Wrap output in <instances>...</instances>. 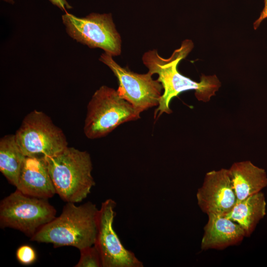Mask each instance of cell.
<instances>
[{
    "label": "cell",
    "instance_id": "cell-4",
    "mask_svg": "<svg viewBox=\"0 0 267 267\" xmlns=\"http://www.w3.org/2000/svg\"><path fill=\"white\" fill-rule=\"evenodd\" d=\"M140 114L117 90L102 86L88 105L84 134L89 139L102 137L120 125L140 118Z\"/></svg>",
    "mask_w": 267,
    "mask_h": 267
},
{
    "label": "cell",
    "instance_id": "cell-8",
    "mask_svg": "<svg viewBox=\"0 0 267 267\" xmlns=\"http://www.w3.org/2000/svg\"><path fill=\"white\" fill-rule=\"evenodd\" d=\"M112 56L104 52L101 55L99 60L109 67L117 78V91L120 95L140 113L158 106L163 88L157 80L153 79V74L149 72L146 74L132 72L128 67L120 66Z\"/></svg>",
    "mask_w": 267,
    "mask_h": 267
},
{
    "label": "cell",
    "instance_id": "cell-9",
    "mask_svg": "<svg viewBox=\"0 0 267 267\" xmlns=\"http://www.w3.org/2000/svg\"><path fill=\"white\" fill-rule=\"evenodd\" d=\"M116 203L108 199L101 203L96 216L94 245L101 256L103 267H143L134 254L126 249L113 227Z\"/></svg>",
    "mask_w": 267,
    "mask_h": 267
},
{
    "label": "cell",
    "instance_id": "cell-12",
    "mask_svg": "<svg viewBox=\"0 0 267 267\" xmlns=\"http://www.w3.org/2000/svg\"><path fill=\"white\" fill-rule=\"evenodd\" d=\"M207 215L208 220L201 242L202 250H222L237 245L245 237L243 230L235 222L218 215Z\"/></svg>",
    "mask_w": 267,
    "mask_h": 267
},
{
    "label": "cell",
    "instance_id": "cell-11",
    "mask_svg": "<svg viewBox=\"0 0 267 267\" xmlns=\"http://www.w3.org/2000/svg\"><path fill=\"white\" fill-rule=\"evenodd\" d=\"M16 187L24 194L41 198L56 194L45 160L35 157H25Z\"/></svg>",
    "mask_w": 267,
    "mask_h": 267
},
{
    "label": "cell",
    "instance_id": "cell-6",
    "mask_svg": "<svg viewBox=\"0 0 267 267\" xmlns=\"http://www.w3.org/2000/svg\"><path fill=\"white\" fill-rule=\"evenodd\" d=\"M15 135L26 157L44 159L68 147L62 130L46 114L36 110L26 115Z\"/></svg>",
    "mask_w": 267,
    "mask_h": 267
},
{
    "label": "cell",
    "instance_id": "cell-5",
    "mask_svg": "<svg viewBox=\"0 0 267 267\" xmlns=\"http://www.w3.org/2000/svg\"><path fill=\"white\" fill-rule=\"evenodd\" d=\"M56 213L47 199L28 196L16 189L0 202V226L18 230L31 238L54 219Z\"/></svg>",
    "mask_w": 267,
    "mask_h": 267
},
{
    "label": "cell",
    "instance_id": "cell-13",
    "mask_svg": "<svg viewBox=\"0 0 267 267\" xmlns=\"http://www.w3.org/2000/svg\"><path fill=\"white\" fill-rule=\"evenodd\" d=\"M228 170L236 196V203L260 192L267 186L265 170L250 161L235 162Z\"/></svg>",
    "mask_w": 267,
    "mask_h": 267
},
{
    "label": "cell",
    "instance_id": "cell-10",
    "mask_svg": "<svg viewBox=\"0 0 267 267\" xmlns=\"http://www.w3.org/2000/svg\"><path fill=\"white\" fill-rule=\"evenodd\" d=\"M197 204L207 215L224 216L236 203V196L229 170L221 169L206 174L203 184L196 193Z\"/></svg>",
    "mask_w": 267,
    "mask_h": 267
},
{
    "label": "cell",
    "instance_id": "cell-16",
    "mask_svg": "<svg viewBox=\"0 0 267 267\" xmlns=\"http://www.w3.org/2000/svg\"><path fill=\"white\" fill-rule=\"evenodd\" d=\"M80 251V258L75 267H103L101 256L94 245Z\"/></svg>",
    "mask_w": 267,
    "mask_h": 267
},
{
    "label": "cell",
    "instance_id": "cell-3",
    "mask_svg": "<svg viewBox=\"0 0 267 267\" xmlns=\"http://www.w3.org/2000/svg\"><path fill=\"white\" fill-rule=\"evenodd\" d=\"M44 160L56 194L66 202L82 201L95 184L90 154L86 151L68 146Z\"/></svg>",
    "mask_w": 267,
    "mask_h": 267
},
{
    "label": "cell",
    "instance_id": "cell-19",
    "mask_svg": "<svg viewBox=\"0 0 267 267\" xmlns=\"http://www.w3.org/2000/svg\"><path fill=\"white\" fill-rule=\"evenodd\" d=\"M53 4L59 7L62 10L72 8L71 6L66 0H49Z\"/></svg>",
    "mask_w": 267,
    "mask_h": 267
},
{
    "label": "cell",
    "instance_id": "cell-14",
    "mask_svg": "<svg viewBox=\"0 0 267 267\" xmlns=\"http://www.w3.org/2000/svg\"><path fill=\"white\" fill-rule=\"evenodd\" d=\"M266 214L265 197L260 191L236 203L231 211L224 217L238 224L245 237H249Z\"/></svg>",
    "mask_w": 267,
    "mask_h": 267
},
{
    "label": "cell",
    "instance_id": "cell-15",
    "mask_svg": "<svg viewBox=\"0 0 267 267\" xmlns=\"http://www.w3.org/2000/svg\"><path fill=\"white\" fill-rule=\"evenodd\" d=\"M25 157L16 142L15 134L5 135L0 138V171L15 187Z\"/></svg>",
    "mask_w": 267,
    "mask_h": 267
},
{
    "label": "cell",
    "instance_id": "cell-18",
    "mask_svg": "<svg viewBox=\"0 0 267 267\" xmlns=\"http://www.w3.org/2000/svg\"><path fill=\"white\" fill-rule=\"evenodd\" d=\"M267 18V0H264V7L261 12L259 18L255 21L253 27L256 30L260 26L262 22Z\"/></svg>",
    "mask_w": 267,
    "mask_h": 267
},
{
    "label": "cell",
    "instance_id": "cell-7",
    "mask_svg": "<svg viewBox=\"0 0 267 267\" xmlns=\"http://www.w3.org/2000/svg\"><path fill=\"white\" fill-rule=\"evenodd\" d=\"M62 19L68 34L90 48H100L112 56L121 53L122 41L111 13H92L78 17L66 12Z\"/></svg>",
    "mask_w": 267,
    "mask_h": 267
},
{
    "label": "cell",
    "instance_id": "cell-2",
    "mask_svg": "<svg viewBox=\"0 0 267 267\" xmlns=\"http://www.w3.org/2000/svg\"><path fill=\"white\" fill-rule=\"evenodd\" d=\"M98 209L88 201L80 206L67 202L58 217L43 226L30 238L51 243L54 247L72 246L79 250L94 244Z\"/></svg>",
    "mask_w": 267,
    "mask_h": 267
},
{
    "label": "cell",
    "instance_id": "cell-17",
    "mask_svg": "<svg viewBox=\"0 0 267 267\" xmlns=\"http://www.w3.org/2000/svg\"><path fill=\"white\" fill-rule=\"evenodd\" d=\"M17 261L22 265L28 266L36 260L37 254L35 249L30 245H23L18 248L16 252Z\"/></svg>",
    "mask_w": 267,
    "mask_h": 267
},
{
    "label": "cell",
    "instance_id": "cell-1",
    "mask_svg": "<svg viewBox=\"0 0 267 267\" xmlns=\"http://www.w3.org/2000/svg\"><path fill=\"white\" fill-rule=\"evenodd\" d=\"M193 46L192 41L185 40L182 42L180 47L175 50L168 58L160 56L156 49L149 50L143 54L142 58L143 64L148 69V72L153 75L158 74L157 80L162 84L164 90L155 111V119L163 113H171V100L183 91L194 90L197 99L206 102L215 95L221 87V83L216 75L202 74L200 82H197L178 71L179 62L187 56Z\"/></svg>",
    "mask_w": 267,
    "mask_h": 267
}]
</instances>
